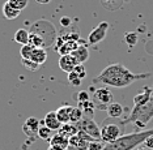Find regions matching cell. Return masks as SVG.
Segmentation results:
<instances>
[{"label": "cell", "instance_id": "1", "mask_svg": "<svg viewBox=\"0 0 153 150\" xmlns=\"http://www.w3.org/2000/svg\"><path fill=\"white\" fill-rule=\"evenodd\" d=\"M151 77V73H134L122 63L110 64L93 80V83H103L113 88H127L139 80Z\"/></svg>", "mask_w": 153, "mask_h": 150}, {"label": "cell", "instance_id": "2", "mask_svg": "<svg viewBox=\"0 0 153 150\" xmlns=\"http://www.w3.org/2000/svg\"><path fill=\"white\" fill-rule=\"evenodd\" d=\"M152 134L153 129L123 134L118 140L110 142V144H105L102 150H135L137 146L144 144V141Z\"/></svg>", "mask_w": 153, "mask_h": 150}, {"label": "cell", "instance_id": "3", "mask_svg": "<svg viewBox=\"0 0 153 150\" xmlns=\"http://www.w3.org/2000/svg\"><path fill=\"white\" fill-rule=\"evenodd\" d=\"M152 119H153V93H152L151 99L147 103L132 107L130 115L124 119L123 123L124 125L130 123H135L139 127H145Z\"/></svg>", "mask_w": 153, "mask_h": 150}, {"label": "cell", "instance_id": "4", "mask_svg": "<svg viewBox=\"0 0 153 150\" xmlns=\"http://www.w3.org/2000/svg\"><path fill=\"white\" fill-rule=\"evenodd\" d=\"M124 123L119 119H109L105 120V124L101 127V141L103 144H110V142L118 140L120 136H123Z\"/></svg>", "mask_w": 153, "mask_h": 150}, {"label": "cell", "instance_id": "5", "mask_svg": "<svg viewBox=\"0 0 153 150\" xmlns=\"http://www.w3.org/2000/svg\"><path fill=\"white\" fill-rule=\"evenodd\" d=\"M30 33H34L42 38L46 47L54 44V42L56 41V31H55L54 25L46 20H39L34 22L30 29Z\"/></svg>", "mask_w": 153, "mask_h": 150}, {"label": "cell", "instance_id": "6", "mask_svg": "<svg viewBox=\"0 0 153 150\" xmlns=\"http://www.w3.org/2000/svg\"><path fill=\"white\" fill-rule=\"evenodd\" d=\"M113 93L110 92L107 88H98L93 92V97L92 100L94 103L96 109H101V110H105L107 109L110 103H113Z\"/></svg>", "mask_w": 153, "mask_h": 150}, {"label": "cell", "instance_id": "7", "mask_svg": "<svg viewBox=\"0 0 153 150\" xmlns=\"http://www.w3.org/2000/svg\"><path fill=\"white\" fill-rule=\"evenodd\" d=\"M76 127L79 131L84 132L94 140H101V128L93 117H82L79 123H76Z\"/></svg>", "mask_w": 153, "mask_h": 150}, {"label": "cell", "instance_id": "8", "mask_svg": "<svg viewBox=\"0 0 153 150\" xmlns=\"http://www.w3.org/2000/svg\"><path fill=\"white\" fill-rule=\"evenodd\" d=\"M109 22H106V21H103V22H100L98 25H97L94 29L89 33L88 35V44L90 46H96V44L101 43L103 39L106 38V34H107V30H109Z\"/></svg>", "mask_w": 153, "mask_h": 150}, {"label": "cell", "instance_id": "9", "mask_svg": "<svg viewBox=\"0 0 153 150\" xmlns=\"http://www.w3.org/2000/svg\"><path fill=\"white\" fill-rule=\"evenodd\" d=\"M39 125H41V120H38L37 117H27L25 120V123L22 125V132L26 136L27 138H36L38 137V129H39Z\"/></svg>", "mask_w": 153, "mask_h": 150}, {"label": "cell", "instance_id": "10", "mask_svg": "<svg viewBox=\"0 0 153 150\" xmlns=\"http://www.w3.org/2000/svg\"><path fill=\"white\" fill-rule=\"evenodd\" d=\"M77 64H79V61L72 56V54L60 55V59H59V67H60V69L63 72H65V73L72 72Z\"/></svg>", "mask_w": 153, "mask_h": 150}, {"label": "cell", "instance_id": "11", "mask_svg": "<svg viewBox=\"0 0 153 150\" xmlns=\"http://www.w3.org/2000/svg\"><path fill=\"white\" fill-rule=\"evenodd\" d=\"M72 56L79 61V64H84L89 59V48H88V42L81 41L80 46L72 52Z\"/></svg>", "mask_w": 153, "mask_h": 150}, {"label": "cell", "instance_id": "12", "mask_svg": "<svg viewBox=\"0 0 153 150\" xmlns=\"http://www.w3.org/2000/svg\"><path fill=\"white\" fill-rule=\"evenodd\" d=\"M42 123L46 125L47 128H50L53 132H55V131H59L60 129V127L63 124L59 121V119H58V116H56V112L55 111H50V112H47L46 114V116H45V119L42 120Z\"/></svg>", "mask_w": 153, "mask_h": 150}, {"label": "cell", "instance_id": "13", "mask_svg": "<svg viewBox=\"0 0 153 150\" xmlns=\"http://www.w3.org/2000/svg\"><path fill=\"white\" fill-rule=\"evenodd\" d=\"M72 110H74V106H69V104H63V106L59 107V109L55 111V112H56L58 119H59V121H60L62 124H67V123H69Z\"/></svg>", "mask_w": 153, "mask_h": 150}, {"label": "cell", "instance_id": "14", "mask_svg": "<svg viewBox=\"0 0 153 150\" xmlns=\"http://www.w3.org/2000/svg\"><path fill=\"white\" fill-rule=\"evenodd\" d=\"M48 144H50V146H55V148L65 150L68 148V145H69V138L65 137V136H63V134H60L58 132V133H55L53 137L50 138Z\"/></svg>", "mask_w": 153, "mask_h": 150}, {"label": "cell", "instance_id": "15", "mask_svg": "<svg viewBox=\"0 0 153 150\" xmlns=\"http://www.w3.org/2000/svg\"><path fill=\"white\" fill-rule=\"evenodd\" d=\"M106 112H107V115H109V117H111V119H120L122 115H123V112H124V107L122 106L120 103L113 102L107 106Z\"/></svg>", "mask_w": 153, "mask_h": 150}, {"label": "cell", "instance_id": "16", "mask_svg": "<svg viewBox=\"0 0 153 150\" xmlns=\"http://www.w3.org/2000/svg\"><path fill=\"white\" fill-rule=\"evenodd\" d=\"M30 60L34 61L38 65H42L43 63H46L47 60V51L45 48H34L32 52V56H30Z\"/></svg>", "mask_w": 153, "mask_h": 150}, {"label": "cell", "instance_id": "17", "mask_svg": "<svg viewBox=\"0 0 153 150\" xmlns=\"http://www.w3.org/2000/svg\"><path fill=\"white\" fill-rule=\"evenodd\" d=\"M77 107L82 111V115H84V117H93V116H94L96 106H94V103H93L92 99L86 100V102H82V103H79Z\"/></svg>", "mask_w": 153, "mask_h": 150}, {"label": "cell", "instance_id": "18", "mask_svg": "<svg viewBox=\"0 0 153 150\" xmlns=\"http://www.w3.org/2000/svg\"><path fill=\"white\" fill-rule=\"evenodd\" d=\"M1 12H3V15H4V17L7 20H15L17 18V17L20 16V10H17L16 8H13V7L9 4L8 1H5L4 4H3L1 7Z\"/></svg>", "mask_w": 153, "mask_h": 150}, {"label": "cell", "instance_id": "19", "mask_svg": "<svg viewBox=\"0 0 153 150\" xmlns=\"http://www.w3.org/2000/svg\"><path fill=\"white\" fill-rule=\"evenodd\" d=\"M102 7L106 10H110V12H114V10H118L123 7V0H100Z\"/></svg>", "mask_w": 153, "mask_h": 150}, {"label": "cell", "instance_id": "20", "mask_svg": "<svg viewBox=\"0 0 153 150\" xmlns=\"http://www.w3.org/2000/svg\"><path fill=\"white\" fill-rule=\"evenodd\" d=\"M60 134H63L65 136V137H72V136H75V134H77V127H76V124H72V123H67V124H63L60 127V129L58 131Z\"/></svg>", "mask_w": 153, "mask_h": 150}, {"label": "cell", "instance_id": "21", "mask_svg": "<svg viewBox=\"0 0 153 150\" xmlns=\"http://www.w3.org/2000/svg\"><path fill=\"white\" fill-rule=\"evenodd\" d=\"M13 39H15V42H17V43H20L21 46H24V44H27L29 43V30L26 29H19L15 33V37H13Z\"/></svg>", "mask_w": 153, "mask_h": 150}, {"label": "cell", "instance_id": "22", "mask_svg": "<svg viewBox=\"0 0 153 150\" xmlns=\"http://www.w3.org/2000/svg\"><path fill=\"white\" fill-rule=\"evenodd\" d=\"M69 145L76 146V148H80V149H82V150H88L89 142L85 141V140H82L80 136L75 134V136H72V137H69Z\"/></svg>", "mask_w": 153, "mask_h": 150}, {"label": "cell", "instance_id": "23", "mask_svg": "<svg viewBox=\"0 0 153 150\" xmlns=\"http://www.w3.org/2000/svg\"><path fill=\"white\" fill-rule=\"evenodd\" d=\"M38 137L45 141H50V138L53 137V131H51L50 128H47L46 125L42 123V120H41L39 129H38Z\"/></svg>", "mask_w": 153, "mask_h": 150}, {"label": "cell", "instance_id": "24", "mask_svg": "<svg viewBox=\"0 0 153 150\" xmlns=\"http://www.w3.org/2000/svg\"><path fill=\"white\" fill-rule=\"evenodd\" d=\"M84 117V115H82V111L79 109V107H74V110H72V114H71V119H69V123L72 124H76L79 123L80 120Z\"/></svg>", "mask_w": 153, "mask_h": 150}, {"label": "cell", "instance_id": "25", "mask_svg": "<svg viewBox=\"0 0 153 150\" xmlns=\"http://www.w3.org/2000/svg\"><path fill=\"white\" fill-rule=\"evenodd\" d=\"M34 48H36V47L32 46L30 43L21 46V50H20V55H21V58L22 59H30V56H32V52H33Z\"/></svg>", "mask_w": 153, "mask_h": 150}, {"label": "cell", "instance_id": "26", "mask_svg": "<svg viewBox=\"0 0 153 150\" xmlns=\"http://www.w3.org/2000/svg\"><path fill=\"white\" fill-rule=\"evenodd\" d=\"M8 3L11 4L13 8H16L17 10H24L29 4V0H8Z\"/></svg>", "mask_w": 153, "mask_h": 150}, {"label": "cell", "instance_id": "27", "mask_svg": "<svg viewBox=\"0 0 153 150\" xmlns=\"http://www.w3.org/2000/svg\"><path fill=\"white\" fill-rule=\"evenodd\" d=\"M68 82L71 83L72 86H75V88H77V86L81 85V82H82V78L80 77L79 75H76V73L72 71V72H69L68 73Z\"/></svg>", "mask_w": 153, "mask_h": 150}, {"label": "cell", "instance_id": "28", "mask_svg": "<svg viewBox=\"0 0 153 150\" xmlns=\"http://www.w3.org/2000/svg\"><path fill=\"white\" fill-rule=\"evenodd\" d=\"M124 42L128 44L130 47L135 46L137 43V34L134 33V31H130V33H126L124 34Z\"/></svg>", "mask_w": 153, "mask_h": 150}, {"label": "cell", "instance_id": "29", "mask_svg": "<svg viewBox=\"0 0 153 150\" xmlns=\"http://www.w3.org/2000/svg\"><path fill=\"white\" fill-rule=\"evenodd\" d=\"M21 63H22V65H24V67H25L26 69H29V71H32V72L38 71V68L41 67V65H38V64H36L34 61H32L30 59H21Z\"/></svg>", "mask_w": 153, "mask_h": 150}, {"label": "cell", "instance_id": "30", "mask_svg": "<svg viewBox=\"0 0 153 150\" xmlns=\"http://www.w3.org/2000/svg\"><path fill=\"white\" fill-rule=\"evenodd\" d=\"M74 72L76 73V75H79L82 80L86 77V69H85V67H84V64H77V65L75 67Z\"/></svg>", "mask_w": 153, "mask_h": 150}, {"label": "cell", "instance_id": "31", "mask_svg": "<svg viewBox=\"0 0 153 150\" xmlns=\"http://www.w3.org/2000/svg\"><path fill=\"white\" fill-rule=\"evenodd\" d=\"M90 99V95L88 92L85 90H80L79 94H77V103H82V102H86V100Z\"/></svg>", "mask_w": 153, "mask_h": 150}, {"label": "cell", "instance_id": "32", "mask_svg": "<svg viewBox=\"0 0 153 150\" xmlns=\"http://www.w3.org/2000/svg\"><path fill=\"white\" fill-rule=\"evenodd\" d=\"M105 144H103L101 140L98 141H94V142H89V146H88V150H102Z\"/></svg>", "mask_w": 153, "mask_h": 150}, {"label": "cell", "instance_id": "33", "mask_svg": "<svg viewBox=\"0 0 153 150\" xmlns=\"http://www.w3.org/2000/svg\"><path fill=\"white\" fill-rule=\"evenodd\" d=\"M71 22H72V20L69 18V17H67V16H63V17L60 18V25L63 26V27L71 26Z\"/></svg>", "mask_w": 153, "mask_h": 150}, {"label": "cell", "instance_id": "34", "mask_svg": "<svg viewBox=\"0 0 153 150\" xmlns=\"http://www.w3.org/2000/svg\"><path fill=\"white\" fill-rule=\"evenodd\" d=\"M143 145H144L145 148H148V149L153 150V134H152V136H149L147 140L144 141V144H143Z\"/></svg>", "mask_w": 153, "mask_h": 150}, {"label": "cell", "instance_id": "35", "mask_svg": "<svg viewBox=\"0 0 153 150\" xmlns=\"http://www.w3.org/2000/svg\"><path fill=\"white\" fill-rule=\"evenodd\" d=\"M38 4H48V3L51 1V0H36Z\"/></svg>", "mask_w": 153, "mask_h": 150}, {"label": "cell", "instance_id": "36", "mask_svg": "<svg viewBox=\"0 0 153 150\" xmlns=\"http://www.w3.org/2000/svg\"><path fill=\"white\" fill-rule=\"evenodd\" d=\"M65 150H82V149H80V148H76V146H72V145H68V148L65 149Z\"/></svg>", "mask_w": 153, "mask_h": 150}, {"label": "cell", "instance_id": "37", "mask_svg": "<svg viewBox=\"0 0 153 150\" xmlns=\"http://www.w3.org/2000/svg\"><path fill=\"white\" fill-rule=\"evenodd\" d=\"M135 150H151V149L145 148V146H144V145H140V146H137V148H136V149H135Z\"/></svg>", "mask_w": 153, "mask_h": 150}, {"label": "cell", "instance_id": "38", "mask_svg": "<svg viewBox=\"0 0 153 150\" xmlns=\"http://www.w3.org/2000/svg\"><path fill=\"white\" fill-rule=\"evenodd\" d=\"M47 150H63V149H59V148H55V146H50V145H48Z\"/></svg>", "mask_w": 153, "mask_h": 150}]
</instances>
